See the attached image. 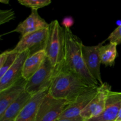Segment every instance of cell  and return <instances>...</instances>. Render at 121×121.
<instances>
[{"label": "cell", "mask_w": 121, "mask_h": 121, "mask_svg": "<svg viewBox=\"0 0 121 121\" xmlns=\"http://www.w3.org/2000/svg\"><path fill=\"white\" fill-rule=\"evenodd\" d=\"M48 27L49 24L47 23L40 17L38 13V11L31 9L30 15L26 20L20 22L15 29L8 33L16 32L20 33L22 36H24L30 33H34Z\"/></svg>", "instance_id": "12"}, {"label": "cell", "mask_w": 121, "mask_h": 121, "mask_svg": "<svg viewBox=\"0 0 121 121\" xmlns=\"http://www.w3.org/2000/svg\"><path fill=\"white\" fill-rule=\"evenodd\" d=\"M19 4L31 9L37 10L39 8L46 7L51 4L50 0H18Z\"/></svg>", "instance_id": "18"}, {"label": "cell", "mask_w": 121, "mask_h": 121, "mask_svg": "<svg viewBox=\"0 0 121 121\" xmlns=\"http://www.w3.org/2000/svg\"><path fill=\"white\" fill-rule=\"evenodd\" d=\"M103 43L104 42L102 43L99 47V55L101 64L105 66H113L118 55V45L111 42L106 45H103Z\"/></svg>", "instance_id": "17"}, {"label": "cell", "mask_w": 121, "mask_h": 121, "mask_svg": "<svg viewBox=\"0 0 121 121\" xmlns=\"http://www.w3.org/2000/svg\"><path fill=\"white\" fill-rule=\"evenodd\" d=\"M48 35V28L24 35L12 50L18 53L29 50L30 55H31L39 51L45 50Z\"/></svg>", "instance_id": "6"}, {"label": "cell", "mask_w": 121, "mask_h": 121, "mask_svg": "<svg viewBox=\"0 0 121 121\" xmlns=\"http://www.w3.org/2000/svg\"><path fill=\"white\" fill-rule=\"evenodd\" d=\"M8 53H9V50H7L2 52L0 54V67H2L4 63L5 62L7 57H8Z\"/></svg>", "instance_id": "23"}, {"label": "cell", "mask_w": 121, "mask_h": 121, "mask_svg": "<svg viewBox=\"0 0 121 121\" xmlns=\"http://www.w3.org/2000/svg\"><path fill=\"white\" fill-rule=\"evenodd\" d=\"M66 38V56L63 68L70 70L82 78L92 87H98L100 84L93 79L86 67L82 54L81 40L74 35L69 28H65Z\"/></svg>", "instance_id": "2"}, {"label": "cell", "mask_w": 121, "mask_h": 121, "mask_svg": "<svg viewBox=\"0 0 121 121\" xmlns=\"http://www.w3.org/2000/svg\"><path fill=\"white\" fill-rule=\"evenodd\" d=\"M107 40H109V42L117 44V45L121 44V24L111 33Z\"/></svg>", "instance_id": "20"}, {"label": "cell", "mask_w": 121, "mask_h": 121, "mask_svg": "<svg viewBox=\"0 0 121 121\" xmlns=\"http://www.w3.org/2000/svg\"><path fill=\"white\" fill-rule=\"evenodd\" d=\"M46 58L47 56L45 50L28 56L24 64L22 78L27 81L35 72L39 70Z\"/></svg>", "instance_id": "15"}, {"label": "cell", "mask_w": 121, "mask_h": 121, "mask_svg": "<svg viewBox=\"0 0 121 121\" xmlns=\"http://www.w3.org/2000/svg\"><path fill=\"white\" fill-rule=\"evenodd\" d=\"M56 121H85V120L82 117H79L74 119H59Z\"/></svg>", "instance_id": "24"}, {"label": "cell", "mask_w": 121, "mask_h": 121, "mask_svg": "<svg viewBox=\"0 0 121 121\" xmlns=\"http://www.w3.org/2000/svg\"><path fill=\"white\" fill-rule=\"evenodd\" d=\"M19 54H20V53L13 52L12 50H9V53H8V57H7L5 62L4 63L2 67H0V78L3 76L4 74L13 66V64L17 59Z\"/></svg>", "instance_id": "19"}, {"label": "cell", "mask_w": 121, "mask_h": 121, "mask_svg": "<svg viewBox=\"0 0 121 121\" xmlns=\"http://www.w3.org/2000/svg\"><path fill=\"white\" fill-rule=\"evenodd\" d=\"M49 89L34 95L27 102L18 115L15 121H35L40 105Z\"/></svg>", "instance_id": "14"}, {"label": "cell", "mask_w": 121, "mask_h": 121, "mask_svg": "<svg viewBox=\"0 0 121 121\" xmlns=\"http://www.w3.org/2000/svg\"><path fill=\"white\" fill-rule=\"evenodd\" d=\"M70 102L55 99L48 93L40 104L35 121H56Z\"/></svg>", "instance_id": "5"}, {"label": "cell", "mask_w": 121, "mask_h": 121, "mask_svg": "<svg viewBox=\"0 0 121 121\" xmlns=\"http://www.w3.org/2000/svg\"><path fill=\"white\" fill-rule=\"evenodd\" d=\"M121 108V92L111 91L102 114L85 121H116Z\"/></svg>", "instance_id": "11"}, {"label": "cell", "mask_w": 121, "mask_h": 121, "mask_svg": "<svg viewBox=\"0 0 121 121\" xmlns=\"http://www.w3.org/2000/svg\"><path fill=\"white\" fill-rule=\"evenodd\" d=\"M121 121V108L120 109V111H119V113H118V117H117V119L116 121Z\"/></svg>", "instance_id": "25"}, {"label": "cell", "mask_w": 121, "mask_h": 121, "mask_svg": "<svg viewBox=\"0 0 121 121\" xmlns=\"http://www.w3.org/2000/svg\"><path fill=\"white\" fill-rule=\"evenodd\" d=\"M45 51L47 59L57 74L65 66L66 38L65 28L61 27L56 20L49 24Z\"/></svg>", "instance_id": "3"}, {"label": "cell", "mask_w": 121, "mask_h": 121, "mask_svg": "<svg viewBox=\"0 0 121 121\" xmlns=\"http://www.w3.org/2000/svg\"><path fill=\"white\" fill-rule=\"evenodd\" d=\"M98 87L99 86L91 87L71 101L60 115L59 119H74L80 117L82 111L96 96Z\"/></svg>", "instance_id": "8"}, {"label": "cell", "mask_w": 121, "mask_h": 121, "mask_svg": "<svg viewBox=\"0 0 121 121\" xmlns=\"http://www.w3.org/2000/svg\"><path fill=\"white\" fill-rule=\"evenodd\" d=\"M56 74L55 69L47 57L39 70L27 81L25 91L33 96L49 89Z\"/></svg>", "instance_id": "4"}, {"label": "cell", "mask_w": 121, "mask_h": 121, "mask_svg": "<svg viewBox=\"0 0 121 121\" xmlns=\"http://www.w3.org/2000/svg\"><path fill=\"white\" fill-rule=\"evenodd\" d=\"M111 91H112L111 86L107 83L100 85L96 96L82 111L80 117L86 121L102 114L105 110L108 96Z\"/></svg>", "instance_id": "7"}, {"label": "cell", "mask_w": 121, "mask_h": 121, "mask_svg": "<svg viewBox=\"0 0 121 121\" xmlns=\"http://www.w3.org/2000/svg\"><path fill=\"white\" fill-rule=\"evenodd\" d=\"M27 80L22 78L10 87L0 92V116L24 92Z\"/></svg>", "instance_id": "13"}, {"label": "cell", "mask_w": 121, "mask_h": 121, "mask_svg": "<svg viewBox=\"0 0 121 121\" xmlns=\"http://www.w3.org/2000/svg\"><path fill=\"white\" fill-rule=\"evenodd\" d=\"M91 87L78 74L63 68L56 75L48 93L55 99L71 102Z\"/></svg>", "instance_id": "1"}, {"label": "cell", "mask_w": 121, "mask_h": 121, "mask_svg": "<svg viewBox=\"0 0 121 121\" xmlns=\"http://www.w3.org/2000/svg\"><path fill=\"white\" fill-rule=\"evenodd\" d=\"M1 14V24H3L4 23L8 22L10 20H14L15 18L14 17V12L12 9L9 10H1L0 11Z\"/></svg>", "instance_id": "21"}, {"label": "cell", "mask_w": 121, "mask_h": 121, "mask_svg": "<svg viewBox=\"0 0 121 121\" xmlns=\"http://www.w3.org/2000/svg\"><path fill=\"white\" fill-rule=\"evenodd\" d=\"M33 96L26 91L19 98L11 104L3 114L0 116V121H15L17 118Z\"/></svg>", "instance_id": "16"}, {"label": "cell", "mask_w": 121, "mask_h": 121, "mask_svg": "<svg viewBox=\"0 0 121 121\" xmlns=\"http://www.w3.org/2000/svg\"></svg>", "instance_id": "26"}, {"label": "cell", "mask_w": 121, "mask_h": 121, "mask_svg": "<svg viewBox=\"0 0 121 121\" xmlns=\"http://www.w3.org/2000/svg\"><path fill=\"white\" fill-rule=\"evenodd\" d=\"M101 44L100 43L94 46H87L84 44L82 46L83 57L86 67L93 79L100 85L104 83L100 70L101 61L99 55V47Z\"/></svg>", "instance_id": "9"}, {"label": "cell", "mask_w": 121, "mask_h": 121, "mask_svg": "<svg viewBox=\"0 0 121 121\" xmlns=\"http://www.w3.org/2000/svg\"><path fill=\"white\" fill-rule=\"evenodd\" d=\"M30 51L26 50L20 53L16 61L7 72L0 78V92L4 91L22 78L24 64Z\"/></svg>", "instance_id": "10"}, {"label": "cell", "mask_w": 121, "mask_h": 121, "mask_svg": "<svg viewBox=\"0 0 121 121\" xmlns=\"http://www.w3.org/2000/svg\"><path fill=\"white\" fill-rule=\"evenodd\" d=\"M64 28H70L71 26L73 24V20L72 17H66L62 22Z\"/></svg>", "instance_id": "22"}]
</instances>
